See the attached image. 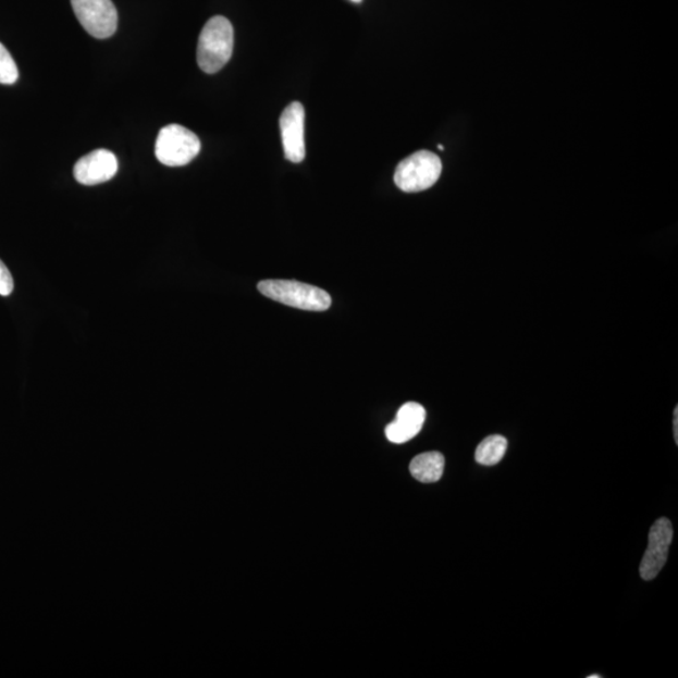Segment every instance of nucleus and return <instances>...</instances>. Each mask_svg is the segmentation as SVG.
I'll list each match as a JSON object with an SVG mask.
<instances>
[{
    "label": "nucleus",
    "mask_w": 678,
    "mask_h": 678,
    "mask_svg": "<svg viewBox=\"0 0 678 678\" xmlns=\"http://www.w3.org/2000/svg\"><path fill=\"white\" fill-rule=\"evenodd\" d=\"M673 539V525L667 518L658 519L655 525L651 527L649 546L646 553L643 555L640 567V576L643 581H652V579H655L659 575V571L664 569Z\"/></svg>",
    "instance_id": "nucleus-6"
},
{
    "label": "nucleus",
    "mask_w": 678,
    "mask_h": 678,
    "mask_svg": "<svg viewBox=\"0 0 678 678\" xmlns=\"http://www.w3.org/2000/svg\"><path fill=\"white\" fill-rule=\"evenodd\" d=\"M13 289H14L13 276L11 272L8 271V268L5 267L3 261L0 260V296H3V297L11 296Z\"/></svg>",
    "instance_id": "nucleus-13"
},
{
    "label": "nucleus",
    "mask_w": 678,
    "mask_h": 678,
    "mask_svg": "<svg viewBox=\"0 0 678 678\" xmlns=\"http://www.w3.org/2000/svg\"><path fill=\"white\" fill-rule=\"evenodd\" d=\"M350 2H354L356 4L362 3V0H350Z\"/></svg>",
    "instance_id": "nucleus-15"
},
{
    "label": "nucleus",
    "mask_w": 678,
    "mask_h": 678,
    "mask_svg": "<svg viewBox=\"0 0 678 678\" xmlns=\"http://www.w3.org/2000/svg\"><path fill=\"white\" fill-rule=\"evenodd\" d=\"M674 436H675L676 445H678V407L677 406L674 412Z\"/></svg>",
    "instance_id": "nucleus-14"
},
{
    "label": "nucleus",
    "mask_w": 678,
    "mask_h": 678,
    "mask_svg": "<svg viewBox=\"0 0 678 678\" xmlns=\"http://www.w3.org/2000/svg\"><path fill=\"white\" fill-rule=\"evenodd\" d=\"M600 677H602V676H600V675L588 676V678H600Z\"/></svg>",
    "instance_id": "nucleus-16"
},
{
    "label": "nucleus",
    "mask_w": 678,
    "mask_h": 678,
    "mask_svg": "<svg viewBox=\"0 0 678 678\" xmlns=\"http://www.w3.org/2000/svg\"><path fill=\"white\" fill-rule=\"evenodd\" d=\"M263 296L280 304L310 312H324L332 306V298L325 291L296 281L269 280L258 284Z\"/></svg>",
    "instance_id": "nucleus-2"
},
{
    "label": "nucleus",
    "mask_w": 678,
    "mask_h": 678,
    "mask_svg": "<svg viewBox=\"0 0 678 678\" xmlns=\"http://www.w3.org/2000/svg\"><path fill=\"white\" fill-rule=\"evenodd\" d=\"M19 78V67H16L12 54L0 44V84L13 85Z\"/></svg>",
    "instance_id": "nucleus-12"
},
{
    "label": "nucleus",
    "mask_w": 678,
    "mask_h": 678,
    "mask_svg": "<svg viewBox=\"0 0 678 678\" xmlns=\"http://www.w3.org/2000/svg\"><path fill=\"white\" fill-rule=\"evenodd\" d=\"M443 162L437 155L419 151L398 163L395 184L405 193H420L430 189L440 178Z\"/></svg>",
    "instance_id": "nucleus-4"
},
{
    "label": "nucleus",
    "mask_w": 678,
    "mask_h": 678,
    "mask_svg": "<svg viewBox=\"0 0 678 678\" xmlns=\"http://www.w3.org/2000/svg\"><path fill=\"white\" fill-rule=\"evenodd\" d=\"M306 110L300 102H293L282 113L280 125L285 159L299 163L306 158Z\"/></svg>",
    "instance_id": "nucleus-7"
},
{
    "label": "nucleus",
    "mask_w": 678,
    "mask_h": 678,
    "mask_svg": "<svg viewBox=\"0 0 678 678\" xmlns=\"http://www.w3.org/2000/svg\"><path fill=\"white\" fill-rule=\"evenodd\" d=\"M81 26L97 39L110 38L118 30L119 14L112 0H71Z\"/></svg>",
    "instance_id": "nucleus-5"
},
{
    "label": "nucleus",
    "mask_w": 678,
    "mask_h": 678,
    "mask_svg": "<svg viewBox=\"0 0 678 678\" xmlns=\"http://www.w3.org/2000/svg\"><path fill=\"white\" fill-rule=\"evenodd\" d=\"M445 457L439 452L423 453L415 457L410 464L411 476L421 483H436L443 478Z\"/></svg>",
    "instance_id": "nucleus-10"
},
{
    "label": "nucleus",
    "mask_w": 678,
    "mask_h": 678,
    "mask_svg": "<svg viewBox=\"0 0 678 678\" xmlns=\"http://www.w3.org/2000/svg\"><path fill=\"white\" fill-rule=\"evenodd\" d=\"M200 150L199 137L189 128L176 124L162 127L155 144L157 159L170 168L187 165Z\"/></svg>",
    "instance_id": "nucleus-3"
},
{
    "label": "nucleus",
    "mask_w": 678,
    "mask_h": 678,
    "mask_svg": "<svg viewBox=\"0 0 678 678\" xmlns=\"http://www.w3.org/2000/svg\"><path fill=\"white\" fill-rule=\"evenodd\" d=\"M508 440L501 435H493L481 441L477 448L476 460L484 467H493L503 460Z\"/></svg>",
    "instance_id": "nucleus-11"
},
{
    "label": "nucleus",
    "mask_w": 678,
    "mask_h": 678,
    "mask_svg": "<svg viewBox=\"0 0 678 678\" xmlns=\"http://www.w3.org/2000/svg\"><path fill=\"white\" fill-rule=\"evenodd\" d=\"M427 411L418 403H407L399 408L396 419L387 424L386 437L394 444H405L419 435Z\"/></svg>",
    "instance_id": "nucleus-9"
},
{
    "label": "nucleus",
    "mask_w": 678,
    "mask_h": 678,
    "mask_svg": "<svg viewBox=\"0 0 678 678\" xmlns=\"http://www.w3.org/2000/svg\"><path fill=\"white\" fill-rule=\"evenodd\" d=\"M119 161L116 155L100 149L85 155L73 169V175L82 185L94 186L110 182L118 174Z\"/></svg>",
    "instance_id": "nucleus-8"
},
{
    "label": "nucleus",
    "mask_w": 678,
    "mask_h": 678,
    "mask_svg": "<svg viewBox=\"0 0 678 678\" xmlns=\"http://www.w3.org/2000/svg\"><path fill=\"white\" fill-rule=\"evenodd\" d=\"M234 28L225 16H212L204 26L198 42V64L208 75H214L232 59Z\"/></svg>",
    "instance_id": "nucleus-1"
}]
</instances>
